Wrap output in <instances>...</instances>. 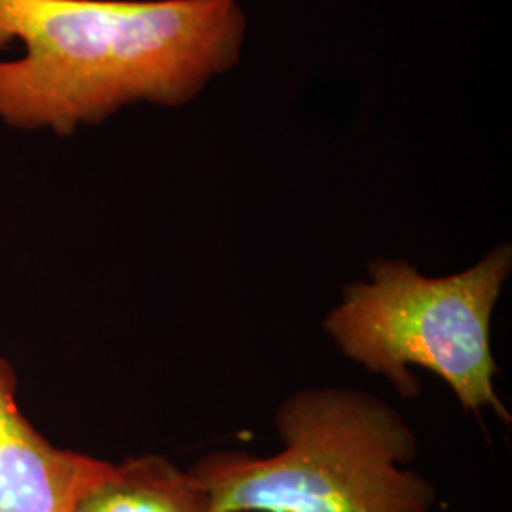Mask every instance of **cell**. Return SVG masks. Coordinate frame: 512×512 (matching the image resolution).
<instances>
[{
    "instance_id": "3957f363",
    "label": "cell",
    "mask_w": 512,
    "mask_h": 512,
    "mask_svg": "<svg viewBox=\"0 0 512 512\" xmlns=\"http://www.w3.org/2000/svg\"><path fill=\"white\" fill-rule=\"evenodd\" d=\"M512 270L511 245L501 243L471 268L429 277L403 258L368 264V281L344 289L323 327L338 349L385 376L404 399L420 393L410 368L431 370L469 412L511 414L495 391L492 315Z\"/></svg>"
},
{
    "instance_id": "277c9868",
    "label": "cell",
    "mask_w": 512,
    "mask_h": 512,
    "mask_svg": "<svg viewBox=\"0 0 512 512\" xmlns=\"http://www.w3.org/2000/svg\"><path fill=\"white\" fill-rule=\"evenodd\" d=\"M105 463L55 446L27 420L16 372L0 353V512H74Z\"/></svg>"
},
{
    "instance_id": "6da1fadb",
    "label": "cell",
    "mask_w": 512,
    "mask_h": 512,
    "mask_svg": "<svg viewBox=\"0 0 512 512\" xmlns=\"http://www.w3.org/2000/svg\"><path fill=\"white\" fill-rule=\"evenodd\" d=\"M239 0H0V124L69 137L133 105L184 107L238 65Z\"/></svg>"
},
{
    "instance_id": "7a4b0ae2",
    "label": "cell",
    "mask_w": 512,
    "mask_h": 512,
    "mask_svg": "<svg viewBox=\"0 0 512 512\" xmlns=\"http://www.w3.org/2000/svg\"><path fill=\"white\" fill-rule=\"evenodd\" d=\"M283 450L215 452L190 471L217 512H431L433 486L404 469L418 440L399 412L357 389L321 387L275 412Z\"/></svg>"
},
{
    "instance_id": "5b68a950",
    "label": "cell",
    "mask_w": 512,
    "mask_h": 512,
    "mask_svg": "<svg viewBox=\"0 0 512 512\" xmlns=\"http://www.w3.org/2000/svg\"><path fill=\"white\" fill-rule=\"evenodd\" d=\"M74 512H217L202 480L162 456L107 461Z\"/></svg>"
}]
</instances>
